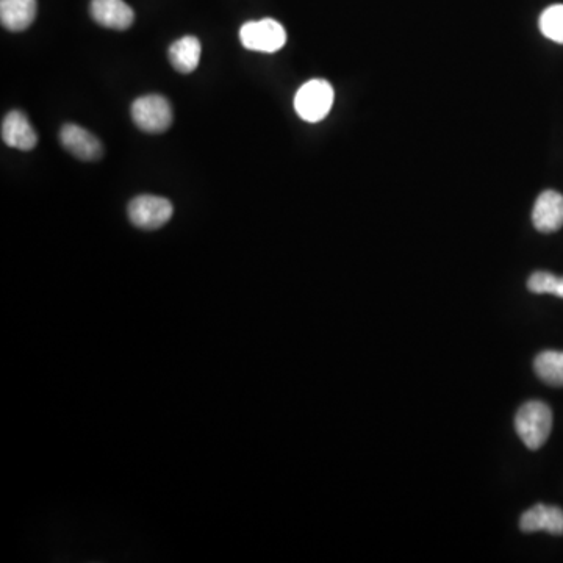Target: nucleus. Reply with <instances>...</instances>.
Returning a JSON list of instances; mask_svg holds the SVG:
<instances>
[{"label": "nucleus", "mask_w": 563, "mask_h": 563, "mask_svg": "<svg viewBox=\"0 0 563 563\" xmlns=\"http://www.w3.org/2000/svg\"><path fill=\"white\" fill-rule=\"evenodd\" d=\"M515 429L524 445L532 451L542 448L553 429V412L542 401H529L515 416Z\"/></svg>", "instance_id": "1"}, {"label": "nucleus", "mask_w": 563, "mask_h": 563, "mask_svg": "<svg viewBox=\"0 0 563 563\" xmlns=\"http://www.w3.org/2000/svg\"><path fill=\"white\" fill-rule=\"evenodd\" d=\"M334 99V88L329 82L323 79L310 80L296 93V112L304 121H323L332 110Z\"/></svg>", "instance_id": "2"}, {"label": "nucleus", "mask_w": 563, "mask_h": 563, "mask_svg": "<svg viewBox=\"0 0 563 563\" xmlns=\"http://www.w3.org/2000/svg\"><path fill=\"white\" fill-rule=\"evenodd\" d=\"M132 119L146 133H163L173 124V108L158 94L144 96L133 102Z\"/></svg>", "instance_id": "3"}, {"label": "nucleus", "mask_w": 563, "mask_h": 563, "mask_svg": "<svg viewBox=\"0 0 563 563\" xmlns=\"http://www.w3.org/2000/svg\"><path fill=\"white\" fill-rule=\"evenodd\" d=\"M240 40L249 51L273 54L287 43V32L284 26L274 19H263L244 24L240 30Z\"/></svg>", "instance_id": "4"}, {"label": "nucleus", "mask_w": 563, "mask_h": 563, "mask_svg": "<svg viewBox=\"0 0 563 563\" xmlns=\"http://www.w3.org/2000/svg\"><path fill=\"white\" fill-rule=\"evenodd\" d=\"M129 219L138 229L155 230L173 218V204L160 196H138L129 204Z\"/></svg>", "instance_id": "5"}, {"label": "nucleus", "mask_w": 563, "mask_h": 563, "mask_svg": "<svg viewBox=\"0 0 563 563\" xmlns=\"http://www.w3.org/2000/svg\"><path fill=\"white\" fill-rule=\"evenodd\" d=\"M60 140L69 154L83 162H96L104 155L101 141L97 140L93 133L76 124H66L61 129Z\"/></svg>", "instance_id": "6"}, {"label": "nucleus", "mask_w": 563, "mask_h": 563, "mask_svg": "<svg viewBox=\"0 0 563 563\" xmlns=\"http://www.w3.org/2000/svg\"><path fill=\"white\" fill-rule=\"evenodd\" d=\"M532 223L542 234H553L563 226V196L557 191L546 190L538 196L532 210Z\"/></svg>", "instance_id": "7"}, {"label": "nucleus", "mask_w": 563, "mask_h": 563, "mask_svg": "<svg viewBox=\"0 0 563 563\" xmlns=\"http://www.w3.org/2000/svg\"><path fill=\"white\" fill-rule=\"evenodd\" d=\"M91 18L105 29L127 30L135 21V13L124 0H93Z\"/></svg>", "instance_id": "8"}, {"label": "nucleus", "mask_w": 563, "mask_h": 563, "mask_svg": "<svg viewBox=\"0 0 563 563\" xmlns=\"http://www.w3.org/2000/svg\"><path fill=\"white\" fill-rule=\"evenodd\" d=\"M520 528L528 534L546 531L553 535H563V510L560 507L537 504L523 513Z\"/></svg>", "instance_id": "9"}, {"label": "nucleus", "mask_w": 563, "mask_h": 563, "mask_svg": "<svg viewBox=\"0 0 563 563\" xmlns=\"http://www.w3.org/2000/svg\"><path fill=\"white\" fill-rule=\"evenodd\" d=\"M2 140L7 146L19 151H32L38 144V137L24 113L11 112L2 122Z\"/></svg>", "instance_id": "10"}, {"label": "nucleus", "mask_w": 563, "mask_h": 563, "mask_svg": "<svg viewBox=\"0 0 563 563\" xmlns=\"http://www.w3.org/2000/svg\"><path fill=\"white\" fill-rule=\"evenodd\" d=\"M36 8V0H0V22L10 32H22L35 21Z\"/></svg>", "instance_id": "11"}, {"label": "nucleus", "mask_w": 563, "mask_h": 563, "mask_svg": "<svg viewBox=\"0 0 563 563\" xmlns=\"http://www.w3.org/2000/svg\"><path fill=\"white\" fill-rule=\"evenodd\" d=\"M201 54L202 47L198 38L185 36L169 47L168 58L176 71L190 74L198 68Z\"/></svg>", "instance_id": "12"}, {"label": "nucleus", "mask_w": 563, "mask_h": 563, "mask_svg": "<svg viewBox=\"0 0 563 563\" xmlns=\"http://www.w3.org/2000/svg\"><path fill=\"white\" fill-rule=\"evenodd\" d=\"M534 370L545 384L563 387V352L545 351L538 354Z\"/></svg>", "instance_id": "13"}, {"label": "nucleus", "mask_w": 563, "mask_h": 563, "mask_svg": "<svg viewBox=\"0 0 563 563\" xmlns=\"http://www.w3.org/2000/svg\"><path fill=\"white\" fill-rule=\"evenodd\" d=\"M538 26L548 40L563 44V5H551L546 8L540 16Z\"/></svg>", "instance_id": "14"}, {"label": "nucleus", "mask_w": 563, "mask_h": 563, "mask_svg": "<svg viewBox=\"0 0 563 563\" xmlns=\"http://www.w3.org/2000/svg\"><path fill=\"white\" fill-rule=\"evenodd\" d=\"M529 291L535 295H554L563 299V277L546 271H537L528 280Z\"/></svg>", "instance_id": "15"}]
</instances>
